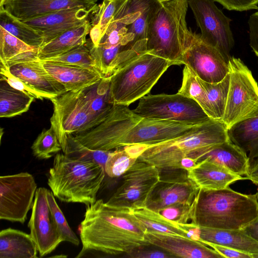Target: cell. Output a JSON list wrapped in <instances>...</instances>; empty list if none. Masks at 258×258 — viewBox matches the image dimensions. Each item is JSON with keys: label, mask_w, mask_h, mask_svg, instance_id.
<instances>
[{"label": "cell", "mask_w": 258, "mask_h": 258, "mask_svg": "<svg viewBox=\"0 0 258 258\" xmlns=\"http://www.w3.org/2000/svg\"><path fill=\"white\" fill-rule=\"evenodd\" d=\"M86 206L80 226L82 248L76 257L96 252L129 254L150 245L145 239L146 228L131 209L112 206L102 199Z\"/></svg>", "instance_id": "cell-1"}, {"label": "cell", "mask_w": 258, "mask_h": 258, "mask_svg": "<svg viewBox=\"0 0 258 258\" xmlns=\"http://www.w3.org/2000/svg\"><path fill=\"white\" fill-rule=\"evenodd\" d=\"M227 141H231L224 123L211 118L174 139L150 146L143 145L144 151L138 159L160 170L180 169L183 158L189 157L199 162L206 148Z\"/></svg>", "instance_id": "cell-2"}, {"label": "cell", "mask_w": 258, "mask_h": 258, "mask_svg": "<svg viewBox=\"0 0 258 258\" xmlns=\"http://www.w3.org/2000/svg\"><path fill=\"white\" fill-rule=\"evenodd\" d=\"M188 7V0L160 3L148 23L146 51L173 65L182 64L183 50L193 34L186 22Z\"/></svg>", "instance_id": "cell-3"}, {"label": "cell", "mask_w": 258, "mask_h": 258, "mask_svg": "<svg viewBox=\"0 0 258 258\" xmlns=\"http://www.w3.org/2000/svg\"><path fill=\"white\" fill-rule=\"evenodd\" d=\"M104 176L102 165L58 153L49 169L47 184L60 201L87 205L96 201Z\"/></svg>", "instance_id": "cell-4"}, {"label": "cell", "mask_w": 258, "mask_h": 258, "mask_svg": "<svg viewBox=\"0 0 258 258\" xmlns=\"http://www.w3.org/2000/svg\"><path fill=\"white\" fill-rule=\"evenodd\" d=\"M258 216L257 194H245L229 186L200 190L195 224L204 227L241 229Z\"/></svg>", "instance_id": "cell-5"}, {"label": "cell", "mask_w": 258, "mask_h": 258, "mask_svg": "<svg viewBox=\"0 0 258 258\" xmlns=\"http://www.w3.org/2000/svg\"><path fill=\"white\" fill-rule=\"evenodd\" d=\"M173 63L147 51L132 58L110 78L114 104L129 106L148 94Z\"/></svg>", "instance_id": "cell-6"}, {"label": "cell", "mask_w": 258, "mask_h": 258, "mask_svg": "<svg viewBox=\"0 0 258 258\" xmlns=\"http://www.w3.org/2000/svg\"><path fill=\"white\" fill-rule=\"evenodd\" d=\"M229 85L222 121L228 130L258 115V85L251 72L239 58L229 60Z\"/></svg>", "instance_id": "cell-7"}, {"label": "cell", "mask_w": 258, "mask_h": 258, "mask_svg": "<svg viewBox=\"0 0 258 258\" xmlns=\"http://www.w3.org/2000/svg\"><path fill=\"white\" fill-rule=\"evenodd\" d=\"M133 111L144 118L187 125L199 124L211 119L195 100L178 93L144 96Z\"/></svg>", "instance_id": "cell-8"}, {"label": "cell", "mask_w": 258, "mask_h": 258, "mask_svg": "<svg viewBox=\"0 0 258 258\" xmlns=\"http://www.w3.org/2000/svg\"><path fill=\"white\" fill-rule=\"evenodd\" d=\"M50 100L53 106L51 126L63 153L68 135L85 132L102 122L93 114L78 91H67Z\"/></svg>", "instance_id": "cell-9"}, {"label": "cell", "mask_w": 258, "mask_h": 258, "mask_svg": "<svg viewBox=\"0 0 258 258\" xmlns=\"http://www.w3.org/2000/svg\"><path fill=\"white\" fill-rule=\"evenodd\" d=\"M160 170L139 159L123 175L119 186L107 202L108 205L134 209L145 207L161 179Z\"/></svg>", "instance_id": "cell-10"}, {"label": "cell", "mask_w": 258, "mask_h": 258, "mask_svg": "<svg viewBox=\"0 0 258 258\" xmlns=\"http://www.w3.org/2000/svg\"><path fill=\"white\" fill-rule=\"evenodd\" d=\"M142 118L128 106L114 104L100 124L73 135L77 141L89 149L111 151L116 149L119 140Z\"/></svg>", "instance_id": "cell-11"}, {"label": "cell", "mask_w": 258, "mask_h": 258, "mask_svg": "<svg viewBox=\"0 0 258 258\" xmlns=\"http://www.w3.org/2000/svg\"><path fill=\"white\" fill-rule=\"evenodd\" d=\"M188 3L201 29V38L229 61L234 45L231 20L216 6L214 0H188Z\"/></svg>", "instance_id": "cell-12"}, {"label": "cell", "mask_w": 258, "mask_h": 258, "mask_svg": "<svg viewBox=\"0 0 258 258\" xmlns=\"http://www.w3.org/2000/svg\"><path fill=\"white\" fill-rule=\"evenodd\" d=\"M33 175L20 172L0 177V219L23 224L37 190Z\"/></svg>", "instance_id": "cell-13"}, {"label": "cell", "mask_w": 258, "mask_h": 258, "mask_svg": "<svg viewBox=\"0 0 258 258\" xmlns=\"http://www.w3.org/2000/svg\"><path fill=\"white\" fill-rule=\"evenodd\" d=\"M182 62L208 83L219 82L229 73V61L195 33L183 50Z\"/></svg>", "instance_id": "cell-14"}, {"label": "cell", "mask_w": 258, "mask_h": 258, "mask_svg": "<svg viewBox=\"0 0 258 258\" xmlns=\"http://www.w3.org/2000/svg\"><path fill=\"white\" fill-rule=\"evenodd\" d=\"M47 190L42 187L37 189L28 224L30 234L41 257L51 253L62 242L48 206Z\"/></svg>", "instance_id": "cell-15"}, {"label": "cell", "mask_w": 258, "mask_h": 258, "mask_svg": "<svg viewBox=\"0 0 258 258\" xmlns=\"http://www.w3.org/2000/svg\"><path fill=\"white\" fill-rule=\"evenodd\" d=\"M194 125L143 117L119 140L116 149L134 145L150 146L168 141L181 136Z\"/></svg>", "instance_id": "cell-16"}, {"label": "cell", "mask_w": 258, "mask_h": 258, "mask_svg": "<svg viewBox=\"0 0 258 258\" xmlns=\"http://www.w3.org/2000/svg\"><path fill=\"white\" fill-rule=\"evenodd\" d=\"M1 62L8 67L11 74L47 95L49 100L67 92L65 87L46 71L38 57L37 53Z\"/></svg>", "instance_id": "cell-17"}, {"label": "cell", "mask_w": 258, "mask_h": 258, "mask_svg": "<svg viewBox=\"0 0 258 258\" xmlns=\"http://www.w3.org/2000/svg\"><path fill=\"white\" fill-rule=\"evenodd\" d=\"M200 189L187 174L160 179L151 194L146 206L159 212L179 203H190L199 196Z\"/></svg>", "instance_id": "cell-18"}, {"label": "cell", "mask_w": 258, "mask_h": 258, "mask_svg": "<svg viewBox=\"0 0 258 258\" xmlns=\"http://www.w3.org/2000/svg\"><path fill=\"white\" fill-rule=\"evenodd\" d=\"M98 0H5L0 10L25 21L59 11L77 7L95 9Z\"/></svg>", "instance_id": "cell-19"}, {"label": "cell", "mask_w": 258, "mask_h": 258, "mask_svg": "<svg viewBox=\"0 0 258 258\" xmlns=\"http://www.w3.org/2000/svg\"><path fill=\"white\" fill-rule=\"evenodd\" d=\"M96 8L68 9L22 22L42 34L44 44L68 30L84 24Z\"/></svg>", "instance_id": "cell-20"}, {"label": "cell", "mask_w": 258, "mask_h": 258, "mask_svg": "<svg viewBox=\"0 0 258 258\" xmlns=\"http://www.w3.org/2000/svg\"><path fill=\"white\" fill-rule=\"evenodd\" d=\"M161 2L159 0H128L113 19L127 26L132 48L146 51V30L150 18Z\"/></svg>", "instance_id": "cell-21"}, {"label": "cell", "mask_w": 258, "mask_h": 258, "mask_svg": "<svg viewBox=\"0 0 258 258\" xmlns=\"http://www.w3.org/2000/svg\"><path fill=\"white\" fill-rule=\"evenodd\" d=\"M145 239L150 244L168 252L174 257L184 258H223L213 248L192 238L146 230Z\"/></svg>", "instance_id": "cell-22"}, {"label": "cell", "mask_w": 258, "mask_h": 258, "mask_svg": "<svg viewBox=\"0 0 258 258\" xmlns=\"http://www.w3.org/2000/svg\"><path fill=\"white\" fill-rule=\"evenodd\" d=\"M182 225L191 238L203 243L226 246L252 254L258 253V242L241 229L215 228L194 224Z\"/></svg>", "instance_id": "cell-23"}, {"label": "cell", "mask_w": 258, "mask_h": 258, "mask_svg": "<svg viewBox=\"0 0 258 258\" xmlns=\"http://www.w3.org/2000/svg\"><path fill=\"white\" fill-rule=\"evenodd\" d=\"M186 172L188 177L203 190H220L237 181L247 180L246 177L236 174L207 158L199 161Z\"/></svg>", "instance_id": "cell-24"}, {"label": "cell", "mask_w": 258, "mask_h": 258, "mask_svg": "<svg viewBox=\"0 0 258 258\" xmlns=\"http://www.w3.org/2000/svg\"><path fill=\"white\" fill-rule=\"evenodd\" d=\"M41 61L46 71L61 83L67 91L77 92L103 78L96 70L53 61Z\"/></svg>", "instance_id": "cell-25"}, {"label": "cell", "mask_w": 258, "mask_h": 258, "mask_svg": "<svg viewBox=\"0 0 258 258\" xmlns=\"http://www.w3.org/2000/svg\"><path fill=\"white\" fill-rule=\"evenodd\" d=\"M205 158L225 167L239 175L246 177L249 174L251 165L247 154L231 141L225 142L206 148L200 160Z\"/></svg>", "instance_id": "cell-26"}, {"label": "cell", "mask_w": 258, "mask_h": 258, "mask_svg": "<svg viewBox=\"0 0 258 258\" xmlns=\"http://www.w3.org/2000/svg\"><path fill=\"white\" fill-rule=\"evenodd\" d=\"M37 245L30 234L8 228L0 232V258H37Z\"/></svg>", "instance_id": "cell-27"}, {"label": "cell", "mask_w": 258, "mask_h": 258, "mask_svg": "<svg viewBox=\"0 0 258 258\" xmlns=\"http://www.w3.org/2000/svg\"><path fill=\"white\" fill-rule=\"evenodd\" d=\"M91 28L89 20L84 24L61 33L48 42L43 44L38 50L39 59L60 55L76 47L86 43V36Z\"/></svg>", "instance_id": "cell-28"}, {"label": "cell", "mask_w": 258, "mask_h": 258, "mask_svg": "<svg viewBox=\"0 0 258 258\" xmlns=\"http://www.w3.org/2000/svg\"><path fill=\"white\" fill-rule=\"evenodd\" d=\"M78 92L93 114L102 121L114 105L111 95L109 77L103 78Z\"/></svg>", "instance_id": "cell-29"}, {"label": "cell", "mask_w": 258, "mask_h": 258, "mask_svg": "<svg viewBox=\"0 0 258 258\" xmlns=\"http://www.w3.org/2000/svg\"><path fill=\"white\" fill-rule=\"evenodd\" d=\"M228 133L230 141L247 154L250 162L258 157V115L236 123Z\"/></svg>", "instance_id": "cell-30"}, {"label": "cell", "mask_w": 258, "mask_h": 258, "mask_svg": "<svg viewBox=\"0 0 258 258\" xmlns=\"http://www.w3.org/2000/svg\"><path fill=\"white\" fill-rule=\"evenodd\" d=\"M131 209L147 230L191 238L190 234L181 224L165 218L147 206Z\"/></svg>", "instance_id": "cell-31"}, {"label": "cell", "mask_w": 258, "mask_h": 258, "mask_svg": "<svg viewBox=\"0 0 258 258\" xmlns=\"http://www.w3.org/2000/svg\"><path fill=\"white\" fill-rule=\"evenodd\" d=\"M35 98L1 81L0 117H12L27 112Z\"/></svg>", "instance_id": "cell-32"}, {"label": "cell", "mask_w": 258, "mask_h": 258, "mask_svg": "<svg viewBox=\"0 0 258 258\" xmlns=\"http://www.w3.org/2000/svg\"><path fill=\"white\" fill-rule=\"evenodd\" d=\"M128 0H103L92 13L89 35L92 44L98 45L111 21L118 14Z\"/></svg>", "instance_id": "cell-33"}, {"label": "cell", "mask_w": 258, "mask_h": 258, "mask_svg": "<svg viewBox=\"0 0 258 258\" xmlns=\"http://www.w3.org/2000/svg\"><path fill=\"white\" fill-rule=\"evenodd\" d=\"M0 26L28 45L39 48L43 43L42 34L14 17L5 10H0Z\"/></svg>", "instance_id": "cell-34"}, {"label": "cell", "mask_w": 258, "mask_h": 258, "mask_svg": "<svg viewBox=\"0 0 258 258\" xmlns=\"http://www.w3.org/2000/svg\"><path fill=\"white\" fill-rule=\"evenodd\" d=\"M196 79L206 93L213 112V119L222 121L228 92L229 73L218 83H208L197 76Z\"/></svg>", "instance_id": "cell-35"}, {"label": "cell", "mask_w": 258, "mask_h": 258, "mask_svg": "<svg viewBox=\"0 0 258 258\" xmlns=\"http://www.w3.org/2000/svg\"><path fill=\"white\" fill-rule=\"evenodd\" d=\"M38 48L31 46L0 26V61L7 62L38 52Z\"/></svg>", "instance_id": "cell-36"}, {"label": "cell", "mask_w": 258, "mask_h": 258, "mask_svg": "<svg viewBox=\"0 0 258 258\" xmlns=\"http://www.w3.org/2000/svg\"><path fill=\"white\" fill-rule=\"evenodd\" d=\"M182 75L181 86L177 93L195 100L213 119L211 108L204 90L197 80L196 75L186 66L183 68Z\"/></svg>", "instance_id": "cell-37"}, {"label": "cell", "mask_w": 258, "mask_h": 258, "mask_svg": "<svg viewBox=\"0 0 258 258\" xmlns=\"http://www.w3.org/2000/svg\"><path fill=\"white\" fill-rule=\"evenodd\" d=\"M111 151L89 149L80 143L71 134L68 136L66 150L64 154L73 158L97 162L104 167Z\"/></svg>", "instance_id": "cell-38"}, {"label": "cell", "mask_w": 258, "mask_h": 258, "mask_svg": "<svg viewBox=\"0 0 258 258\" xmlns=\"http://www.w3.org/2000/svg\"><path fill=\"white\" fill-rule=\"evenodd\" d=\"M31 149L33 155L39 159H48L62 150L57 136L50 126L44 129L33 142Z\"/></svg>", "instance_id": "cell-39"}, {"label": "cell", "mask_w": 258, "mask_h": 258, "mask_svg": "<svg viewBox=\"0 0 258 258\" xmlns=\"http://www.w3.org/2000/svg\"><path fill=\"white\" fill-rule=\"evenodd\" d=\"M120 148L111 151L104 165L105 172L112 178L123 175L138 159L124 147Z\"/></svg>", "instance_id": "cell-40"}, {"label": "cell", "mask_w": 258, "mask_h": 258, "mask_svg": "<svg viewBox=\"0 0 258 258\" xmlns=\"http://www.w3.org/2000/svg\"><path fill=\"white\" fill-rule=\"evenodd\" d=\"M40 60L78 66L97 71L95 68L90 49L86 43L76 47L60 55Z\"/></svg>", "instance_id": "cell-41"}, {"label": "cell", "mask_w": 258, "mask_h": 258, "mask_svg": "<svg viewBox=\"0 0 258 258\" xmlns=\"http://www.w3.org/2000/svg\"><path fill=\"white\" fill-rule=\"evenodd\" d=\"M47 199L52 218L62 241H67L78 246L79 239L70 227L52 192L49 189L47 191Z\"/></svg>", "instance_id": "cell-42"}, {"label": "cell", "mask_w": 258, "mask_h": 258, "mask_svg": "<svg viewBox=\"0 0 258 258\" xmlns=\"http://www.w3.org/2000/svg\"><path fill=\"white\" fill-rule=\"evenodd\" d=\"M199 195L192 202L175 204L163 209L159 213L165 218L180 224H195Z\"/></svg>", "instance_id": "cell-43"}, {"label": "cell", "mask_w": 258, "mask_h": 258, "mask_svg": "<svg viewBox=\"0 0 258 258\" xmlns=\"http://www.w3.org/2000/svg\"><path fill=\"white\" fill-rule=\"evenodd\" d=\"M0 81H6L12 87L34 97L35 98L42 100L44 98L49 99L46 95L32 88L10 72L8 67L1 62Z\"/></svg>", "instance_id": "cell-44"}, {"label": "cell", "mask_w": 258, "mask_h": 258, "mask_svg": "<svg viewBox=\"0 0 258 258\" xmlns=\"http://www.w3.org/2000/svg\"><path fill=\"white\" fill-rule=\"evenodd\" d=\"M229 11L258 10V0H214Z\"/></svg>", "instance_id": "cell-45"}, {"label": "cell", "mask_w": 258, "mask_h": 258, "mask_svg": "<svg viewBox=\"0 0 258 258\" xmlns=\"http://www.w3.org/2000/svg\"><path fill=\"white\" fill-rule=\"evenodd\" d=\"M223 256L229 258H253L252 254L239 250L210 242H204Z\"/></svg>", "instance_id": "cell-46"}, {"label": "cell", "mask_w": 258, "mask_h": 258, "mask_svg": "<svg viewBox=\"0 0 258 258\" xmlns=\"http://www.w3.org/2000/svg\"><path fill=\"white\" fill-rule=\"evenodd\" d=\"M249 45L258 57V10L251 14L248 21Z\"/></svg>", "instance_id": "cell-47"}, {"label": "cell", "mask_w": 258, "mask_h": 258, "mask_svg": "<svg viewBox=\"0 0 258 258\" xmlns=\"http://www.w3.org/2000/svg\"><path fill=\"white\" fill-rule=\"evenodd\" d=\"M131 257L136 258H167L174 257L168 252L160 250H142L140 248L128 254Z\"/></svg>", "instance_id": "cell-48"}, {"label": "cell", "mask_w": 258, "mask_h": 258, "mask_svg": "<svg viewBox=\"0 0 258 258\" xmlns=\"http://www.w3.org/2000/svg\"><path fill=\"white\" fill-rule=\"evenodd\" d=\"M241 230L258 242V216Z\"/></svg>", "instance_id": "cell-49"}, {"label": "cell", "mask_w": 258, "mask_h": 258, "mask_svg": "<svg viewBox=\"0 0 258 258\" xmlns=\"http://www.w3.org/2000/svg\"><path fill=\"white\" fill-rule=\"evenodd\" d=\"M250 163V169L249 174L246 176L247 180H250L253 183L258 186V157L252 160ZM258 198V187L257 188Z\"/></svg>", "instance_id": "cell-50"}, {"label": "cell", "mask_w": 258, "mask_h": 258, "mask_svg": "<svg viewBox=\"0 0 258 258\" xmlns=\"http://www.w3.org/2000/svg\"><path fill=\"white\" fill-rule=\"evenodd\" d=\"M253 258H258V253H256L252 254Z\"/></svg>", "instance_id": "cell-51"}, {"label": "cell", "mask_w": 258, "mask_h": 258, "mask_svg": "<svg viewBox=\"0 0 258 258\" xmlns=\"http://www.w3.org/2000/svg\"><path fill=\"white\" fill-rule=\"evenodd\" d=\"M5 0H0V6L2 5Z\"/></svg>", "instance_id": "cell-52"}, {"label": "cell", "mask_w": 258, "mask_h": 258, "mask_svg": "<svg viewBox=\"0 0 258 258\" xmlns=\"http://www.w3.org/2000/svg\"><path fill=\"white\" fill-rule=\"evenodd\" d=\"M161 2H167L171 0H159Z\"/></svg>", "instance_id": "cell-53"}]
</instances>
